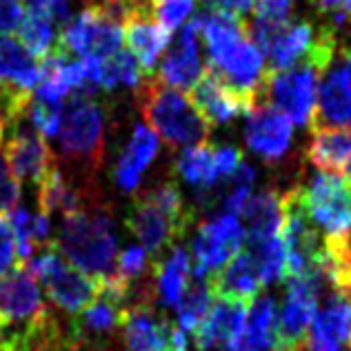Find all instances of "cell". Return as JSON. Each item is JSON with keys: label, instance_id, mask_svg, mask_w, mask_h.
I'll list each match as a JSON object with an SVG mask.
<instances>
[{"label": "cell", "instance_id": "1f68e13d", "mask_svg": "<svg viewBox=\"0 0 351 351\" xmlns=\"http://www.w3.org/2000/svg\"><path fill=\"white\" fill-rule=\"evenodd\" d=\"M249 254L258 267L263 285H271L276 280H282L285 276V247L280 243V236L267 238L261 243H249Z\"/></svg>", "mask_w": 351, "mask_h": 351}, {"label": "cell", "instance_id": "4dcf8cb0", "mask_svg": "<svg viewBox=\"0 0 351 351\" xmlns=\"http://www.w3.org/2000/svg\"><path fill=\"white\" fill-rule=\"evenodd\" d=\"M211 291H209V285L207 280L202 278H193L187 282V287H184L182 295L178 304H176V311H178V322L182 329L187 331H193L200 320L205 318L207 309L211 307Z\"/></svg>", "mask_w": 351, "mask_h": 351}, {"label": "cell", "instance_id": "9a60e30c", "mask_svg": "<svg viewBox=\"0 0 351 351\" xmlns=\"http://www.w3.org/2000/svg\"><path fill=\"white\" fill-rule=\"evenodd\" d=\"M198 25L196 18H191L180 29L178 40L165 53L158 71V82L176 91H189L202 76V58L198 47Z\"/></svg>", "mask_w": 351, "mask_h": 351}, {"label": "cell", "instance_id": "ac0fdd59", "mask_svg": "<svg viewBox=\"0 0 351 351\" xmlns=\"http://www.w3.org/2000/svg\"><path fill=\"white\" fill-rule=\"evenodd\" d=\"M207 285L214 300H232L245 304H252L265 287L254 258L247 249L236 254L220 271L211 274Z\"/></svg>", "mask_w": 351, "mask_h": 351}, {"label": "cell", "instance_id": "7bdbcfd3", "mask_svg": "<svg viewBox=\"0 0 351 351\" xmlns=\"http://www.w3.org/2000/svg\"><path fill=\"white\" fill-rule=\"evenodd\" d=\"M23 9H27L29 14H45V9L51 3V0H21Z\"/></svg>", "mask_w": 351, "mask_h": 351}, {"label": "cell", "instance_id": "f546056e", "mask_svg": "<svg viewBox=\"0 0 351 351\" xmlns=\"http://www.w3.org/2000/svg\"><path fill=\"white\" fill-rule=\"evenodd\" d=\"M143 69L129 51L120 49L114 56L100 60V89H114L118 85L138 87L143 82Z\"/></svg>", "mask_w": 351, "mask_h": 351}, {"label": "cell", "instance_id": "d6a6232c", "mask_svg": "<svg viewBox=\"0 0 351 351\" xmlns=\"http://www.w3.org/2000/svg\"><path fill=\"white\" fill-rule=\"evenodd\" d=\"M62 120V103H51L32 94L29 100V123L43 138H56Z\"/></svg>", "mask_w": 351, "mask_h": 351}, {"label": "cell", "instance_id": "b9f144b4", "mask_svg": "<svg viewBox=\"0 0 351 351\" xmlns=\"http://www.w3.org/2000/svg\"><path fill=\"white\" fill-rule=\"evenodd\" d=\"M320 14L334 16L336 23H345L351 16V0H316Z\"/></svg>", "mask_w": 351, "mask_h": 351}, {"label": "cell", "instance_id": "e575fe53", "mask_svg": "<svg viewBox=\"0 0 351 351\" xmlns=\"http://www.w3.org/2000/svg\"><path fill=\"white\" fill-rule=\"evenodd\" d=\"M18 200H21V180L9 167L5 147L0 145V214H7L18 207Z\"/></svg>", "mask_w": 351, "mask_h": 351}, {"label": "cell", "instance_id": "8992f818", "mask_svg": "<svg viewBox=\"0 0 351 351\" xmlns=\"http://www.w3.org/2000/svg\"><path fill=\"white\" fill-rule=\"evenodd\" d=\"M322 73L309 62H300L285 71H269L267 73L261 100L269 103L271 107L285 114L291 125H309L316 107L318 80Z\"/></svg>", "mask_w": 351, "mask_h": 351}, {"label": "cell", "instance_id": "ee69618b", "mask_svg": "<svg viewBox=\"0 0 351 351\" xmlns=\"http://www.w3.org/2000/svg\"><path fill=\"white\" fill-rule=\"evenodd\" d=\"M338 53H340V67H343L345 76H347V82H349V87H351V49L349 47H340Z\"/></svg>", "mask_w": 351, "mask_h": 351}, {"label": "cell", "instance_id": "8d00e7d4", "mask_svg": "<svg viewBox=\"0 0 351 351\" xmlns=\"http://www.w3.org/2000/svg\"><path fill=\"white\" fill-rule=\"evenodd\" d=\"M147 263H149V258H147L143 247H127V249H123V252L118 254L116 274L125 282L132 285L136 278H141V276L145 274Z\"/></svg>", "mask_w": 351, "mask_h": 351}, {"label": "cell", "instance_id": "4316f807", "mask_svg": "<svg viewBox=\"0 0 351 351\" xmlns=\"http://www.w3.org/2000/svg\"><path fill=\"white\" fill-rule=\"evenodd\" d=\"M152 274L156 282V295L162 302V307H176L184 287H187L191 274V261L187 249L176 245L169 256H165L162 261L152 265Z\"/></svg>", "mask_w": 351, "mask_h": 351}, {"label": "cell", "instance_id": "603a6c76", "mask_svg": "<svg viewBox=\"0 0 351 351\" xmlns=\"http://www.w3.org/2000/svg\"><path fill=\"white\" fill-rule=\"evenodd\" d=\"M307 158L325 173H340L351 162V127L313 129Z\"/></svg>", "mask_w": 351, "mask_h": 351}, {"label": "cell", "instance_id": "f35d334b", "mask_svg": "<svg viewBox=\"0 0 351 351\" xmlns=\"http://www.w3.org/2000/svg\"><path fill=\"white\" fill-rule=\"evenodd\" d=\"M214 162H216V173L218 180H229L238 171L240 165L245 162L243 154L236 147H214Z\"/></svg>", "mask_w": 351, "mask_h": 351}, {"label": "cell", "instance_id": "f1b7e54d", "mask_svg": "<svg viewBox=\"0 0 351 351\" xmlns=\"http://www.w3.org/2000/svg\"><path fill=\"white\" fill-rule=\"evenodd\" d=\"M23 47L32 53L34 58H45L56 49L58 45V32L53 23L45 14H25L21 27H18Z\"/></svg>", "mask_w": 351, "mask_h": 351}, {"label": "cell", "instance_id": "7c38bea8", "mask_svg": "<svg viewBox=\"0 0 351 351\" xmlns=\"http://www.w3.org/2000/svg\"><path fill=\"white\" fill-rule=\"evenodd\" d=\"M249 304L232 300H214L205 318L193 329V345L198 351L227 349L245 351V322Z\"/></svg>", "mask_w": 351, "mask_h": 351}, {"label": "cell", "instance_id": "8fae6325", "mask_svg": "<svg viewBox=\"0 0 351 351\" xmlns=\"http://www.w3.org/2000/svg\"><path fill=\"white\" fill-rule=\"evenodd\" d=\"M9 141L5 147L9 167L18 180L38 184L45 176L56 167L53 152L45 143V138L29 123V114L9 123Z\"/></svg>", "mask_w": 351, "mask_h": 351}, {"label": "cell", "instance_id": "bcb514c9", "mask_svg": "<svg viewBox=\"0 0 351 351\" xmlns=\"http://www.w3.org/2000/svg\"><path fill=\"white\" fill-rule=\"evenodd\" d=\"M345 173H347V176H345V178H347V180L351 182V162L347 165V169H345Z\"/></svg>", "mask_w": 351, "mask_h": 351}, {"label": "cell", "instance_id": "6da1fadb", "mask_svg": "<svg viewBox=\"0 0 351 351\" xmlns=\"http://www.w3.org/2000/svg\"><path fill=\"white\" fill-rule=\"evenodd\" d=\"M56 252L82 274L107 278L116 271V234L109 209L98 196H91L80 209L62 216Z\"/></svg>", "mask_w": 351, "mask_h": 351}, {"label": "cell", "instance_id": "277c9868", "mask_svg": "<svg viewBox=\"0 0 351 351\" xmlns=\"http://www.w3.org/2000/svg\"><path fill=\"white\" fill-rule=\"evenodd\" d=\"M38 285H43L47 298L62 309L69 316H76L85 307L98 298L100 282L94 276L82 274L73 265H69L64 258L56 252V247L45 249L40 256L32 258L25 265Z\"/></svg>", "mask_w": 351, "mask_h": 351}, {"label": "cell", "instance_id": "ffe728a7", "mask_svg": "<svg viewBox=\"0 0 351 351\" xmlns=\"http://www.w3.org/2000/svg\"><path fill=\"white\" fill-rule=\"evenodd\" d=\"M169 36L162 27L154 21L149 12H136L129 21L123 25V40L129 45V53L138 60L143 73H152L158 64L160 56L169 45Z\"/></svg>", "mask_w": 351, "mask_h": 351}, {"label": "cell", "instance_id": "3957f363", "mask_svg": "<svg viewBox=\"0 0 351 351\" xmlns=\"http://www.w3.org/2000/svg\"><path fill=\"white\" fill-rule=\"evenodd\" d=\"M60 156L94 176L105 162V109L94 98L69 96L58 129Z\"/></svg>", "mask_w": 351, "mask_h": 351}, {"label": "cell", "instance_id": "30bf717a", "mask_svg": "<svg viewBox=\"0 0 351 351\" xmlns=\"http://www.w3.org/2000/svg\"><path fill=\"white\" fill-rule=\"evenodd\" d=\"M245 229L238 216L220 214L198 227L191 245V271L193 278L207 280L211 274L220 271L236 254L243 252Z\"/></svg>", "mask_w": 351, "mask_h": 351}, {"label": "cell", "instance_id": "ba28073f", "mask_svg": "<svg viewBox=\"0 0 351 351\" xmlns=\"http://www.w3.org/2000/svg\"><path fill=\"white\" fill-rule=\"evenodd\" d=\"M193 218H178L167 214L156 202L143 193L138 196L125 216V225L132 232L138 243L143 245L145 254L152 258V265L165 258V252L180 243V238L187 232Z\"/></svg>", "mask_w": 351, "mask_h": 351}, {"label": "cell", "instance_id": "83f0119b", "mask_svg": "<svg viewBox=\"0 0 351 351\" xmlns=\"http://www.w3.org/2000/svg\"><path fill=\"white\" fill-rule=\"evenodd\" d=\"M276 329H278V307L271 295H258L249 304L245 322V345L249 349H274Z\"/></svg>", "mask_w": 351, "mask_h": 351}, {"label": "cell", "instance_id": "d4e9b609", "mask_svg": "<svg viewBox=\"0 0 351 351\" xmlns=\"http://www.w3.org/2000/svg\"><path fill=\"white\" fill-rule=\"evenodd\" d=\"M176 171L196 189L200 202L214 200V191L220 184L214 162V145L202 143L196 147H187L176 162Z\"/></svg>", "mask_w": 351, "mask_h": 351}, {"label": "cell", "instance_id": "5b68a950", "mask_svg": "<svg viewBox=\"0 0 351 351\" xmlns=\"http://www.w3.org/2000/svg\"><path fill=\"white\" fill-rule=\"evenodd\" d=\"M298 189V200L313 225L327 236H345L351 229V182L340 173L320 171Z\"/></svg>", "mask_w": 351, "mask_h": 351}, {"label": "cell", "instance_id": "484cf974", "mask_svg": "<svg viewBox=\"0 0 351 351\" xmlns=\"http://www.w3.org/2000/svg\"><path fill=\"white\" fill-rule=\"evenodd\" d=\"M243 218L247 223V243H261V240L280 236V193L274 189L252 193L243 209Z\"/></svg>", "mask_w": 351, "mask_h": 351}, {"label": "cell", "instance_id": "7a4b0ae2", "mask_svg": "<svg viewBox=\"0 0 351 351\" xmlns=\"http://www.w3.org/2000/svg\"><path fill=\"white\" fill-rule=\"evenodd\" d=\"M136 105L152 132L160 136L171 149L209 143L211 127L198 114V109L180 91L160 85L158 78H143L136 87Z\"/></svg>", "mask_w": 351, "mask_h": 351}, {"label": "cell", "instance_id": "5bb4252c", "mask_svg": "<svg viewBox=\"0 0 351 351\" xmlns=\"http://www.w3.org/2000/svg\"><path fill=\"white\" fill-rule=\"evenodd\" d=\"M173 329L176 322L156 311L149 300L127 307L120 322L127 351H169Z\"/></svg>", "mask_w": 351, "mask_h": 351}, {"label": "cell", "instance_id": "e0dca14e", "mask_svg": "<svg viewBox=\"0 0 351 351\" xmlns=\"http://www.w3.org/2000/svg\"><path fill=\"white\" fill-rule=\"evenodd\" d=\"M189 103L198 109V114L205 118V123L209 127L232 123L238 114H247L249 107L245 105V100L236 96L229 89L216 71H211L209 67L202 71V76L198 82L187 91Z\"/></svg>", "mask_w": 351, "mask_h": 351}, {"label": "cell", "instance_id": "9c48e42d", "mask_svg": "<svg viewBox=\"0 0 351 351\" xmlns=\"http://www.w3.org/2000/svg\"><path fill=\"white\" fill-rule=\"evenodd\" d=\"M47 313L40 285L25 265L0 278V336L21 334Z\"/></svg>", "mask_w": 351, "mask_h": 351}, {"label": "cell", "instance_id": "ab89813d", "mask_svg": "<svg viewBox=\"0 0 351 351\" xmlns=\"http://www.w3.org/2000/svg\"><path fill=\"white\" fill-rule=\"evenodd\" d=\"M25 18V9L21 0H0V34L18 32Z\"/></svg>", "mask_w": 351, "mask_h": 351}, {"label": "cell", "instance_id": "d6986e66", "mask_svg": "<svg viewBox=\"0 0 351 351\" xmlns=\"http://www.w3.org/2000/svg\"><path fill=\"white\" fill-rule=\"evenodd\" d=\"M309 127L311 132L329 127H351V87L340 64L322 73Z\"/></svg>", "mask_w": 351, "mask_h": 351}, {"label": "cell", "instance_id": "74e56055", "mask_svg": "<svg viewBox=\"0 0 351 351\" xmlns=\"http://www.w3.org/2000/svg\"><path fill=\"white\" fill-rule=\"evenodd\" d=\"M295 0H256V21L267 25H289Z\"/></svg>", "mask_w": 351, "mask_h": 351}, {"label": "cell", "instance_id": "d590c367", "mask_svg": "<svg viewBox=\"0 0 351 351\" xmlns=\"http://www.w3.org/2000/svg\"><path fill=\"white\" fill-rule=\"evenodd\" d=\"M23 267L18 261V247H16V234L9 223L7 214H0V278L9 271Z\"/></svg>", "mask_w": 351, "mask_h": 351}, {"label": "cell", "instance_id": "7402d4cb", "mask_svg": "<svg viewBox=\"0 0 351 351\" xmlns=\"http://www.w3.org/2000/svg\"><path fill=\"white\" fill-rule=\"evenodd\" d=\"M40 62L12 36L0 34V89L32 91L38 87Z\"/></svg>", "mask_w": 351, "mask_h": 351}, {"label": "cell", "instance_id": "52a82bcc", "mask_svg": "<svg viewBox=\"0 0 351 351\" xmlns=\"http://www.w3.org/2000/svg\"><path fill=\"white\" fill-rule=\"evenodd\" d=\"M58 47L80 60H105L123 47V25L89 5L58 34Z\"/></svg>", "mask_w": 351, "mask_h": 351}, {"label": "cell", "instance_id": "836d02e7", "mask_svg": "<svg viewBox=\"0 0 351 351\" xmlns=\"http://www.w3.org/2000/svg\"><path fill=\"white\" fill-rule=\"evenodd\" d=\"M193 7H196V0H152L149 16L165 32L171 34L187 21Z\"/></svg>", "mask_w": 351, "mask_h": 351}, {"label": "cell", "instance_id": "4fadbf2b", "mask_svg": "<svg viewBox=\"0 0 351 351\" xmlns=\"http://www.w3.org/2000/svg\"><path fill=\"white\" fill-rule=\"evenodd\" d=\"M293 125L291 120L280 114L265 100L258 103L247 112L245 125V143L256 156H261L267 162L282 160L291 147Z\"/></svg>", "mask_w": 351, "mask_h": 351}, {"label": "cell", "instance_id": "7dc6e473", "mask_svg": "<svg viewBox=\"0 0 351 351\" xmlns=\"http://www.w3.org/2000/svg\"><path fill=\"white\" fill-rule=\"evenodd\" d=\"M349 23H351V16H349Z\"/></svg>", "mask_w": 351, "mask_h": 351}, {"label": "cell", "instance_id": "2e32d148", "mask_svg": "<svg viewBox=\"0 0 351 351\" xmlns=\"http://www.w3.org/2000/svg\"><path fill=\"white\" fill-rule=\"evenodd\" d=\"M304 351H351V298L331 293L311 320Z\"/></svg>", "mask_w": 351, "mask_h": 351}, {"label": "cell", "instance_id": "cb8c5ba5", "mask_svg": "<svg viewBox=\"0 0 351 351\" xmlns=\"http://www.w3.org/2000/svg\"><path fill=\"white\" fill-rule=\"evenodd\" d=\"M313 38H316V27L309 21L289 23L276 34V38L267 47L263 56L269 60V71H285L291 69L295 64H300L307 56Z\"/></svg>", "mask_w": 351, "mask_h": 351}, {"label": "cell", "instance_id": "44dd1931", "mask_svg": "<svg viewBox=\"0 0 351 351\" xmlns=\"http://www.w3.org/2000/svg\"><path fill=\"white\" fill-rule=\"evenodd\" d=\"M156 154H158V136L145 125L134 127V134L129 138V143L114 171L118 187L127 193H134L143 180L145 169L149 167L152 160L156 158Z\"/></svg>", "mask_w": 351, "mask_h": 351}, {"label": "cell", "instance_id": "60d3db41", "mask_svg": "<svg viewBox=\"0 0 351 351\" xmlns=\"http://www.w3.org/2000/svg\"><path fill=\"white\" fill-rule=\"evenodd\" d=\"M202 3H205L207 12L227 14V16L238 18V21H245L247 12L254 5V0H202Z\"/></svg>", "mask_w": 351, "mask_h": 351}, {"label": "cell", "instance_id": "f6af8a7d", "mask_svg": "<svg viewBox=\"0 0 351 351\" xmlns=\"http://www.w3.org/2000/svg\"><path fill=\"white\" fill-rule=\"evenodd\" d=\"M3 134H5V114H3V107H0V141H3Z\"/></svg>", "mask_w": 351, "mask_h": 351}]
</instances>
